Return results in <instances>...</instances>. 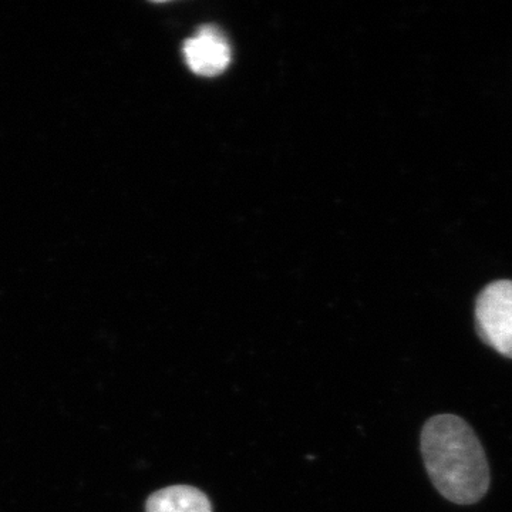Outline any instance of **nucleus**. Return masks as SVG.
Instances as JSON below:
<instances>
[{
	"mask_svg": "<svg viewBox=\"0 0 512 512\" xmlns=\"http://www.w3.org/2000/svg\"><path fill=\"white\" fill-rule=\"evenodd\" d=\"M477 332L487 345L512 359V282L490 284L477 299Z\"/></svg>",
	"mask_w": 512,
	"mask_h": 512,
	"instance_id": "obj_2",
	"label": "nucleus"
},
{
	"mask_svg": "<svg viewBox=\"0 0 512 512\" xmlns=\"http://www.w3.org/2000/svg\"><path fill=\"white\" fill-rule=\"evenodd\" d=\"M147 512H212L210 500L198 488L174 485L148 498Z\"/></svg>",
	"mask_w": 512,
	"mask_h": 512,
	"instance_id": "obj_4",
	"label": "nucleus"
},
{
	"mask_svg": "<svg viewBox=\"0 0 512 512\" xmlns=\"http://www.w3.org/2000/svg\"><path fill=\"white\" fill-rule=\"evenodd\" d=\"M421 454L431 483L451 503L476 504L490 487V466L470 426L453 414L424 424Z\"/></svg>",
	"mask_w": 512,
	"mask_h": 512,
	"instance_id": "obj_1",
	"label": "nucleus"
},
{
	"mask_svg": "<svg viewBox=\"0 0 512 512\" xmlns=\"http://www.w3.org/2000/svg\"><path fill=\"white\" fill-rule=\"evenodd\" d=\"M184 55L192 72L205 77L218 76L231 62L227 39L210 26L202 28L185 43Z\"/></svg>",
	"mask_w": 512,
	"mask_h": 512,
	"instance_id": "obj_3",
	"label": "nucleus"
}]
</instances>
